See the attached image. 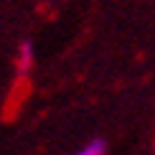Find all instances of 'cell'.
Segmentation results:
<instances>
[{"label": "cell", "mask_w": 155, "mask_h": 155, "mask_svg": "<svg viewBox=\"0 0 155 155\" xmlns=\"http://www.w3.org/2000/svg\"><path fill=\"white\" fill-rule=\"evenodd\" d=\"M33 43L31 41H23L21 46H18V54H15V69L21 74H28L31 66H33Z\"/></svg>", "instance_id": "cell-1"}, {"label": "cell", "mask_w": 155, "mask_h": 155, "mask_svg": "<svg viewBox=\"0 0 155 155\" xmlns=\"http://www.w3.org/2000/svg\"><path fill=\"white\" fill-rule=\"evenodd\" d=\"M107 153V143L102 137H97V140H92V143H87L84 147H79L74 155H104Z\"/></svg>", "instance_id": "cell-2"}]
</instances>
